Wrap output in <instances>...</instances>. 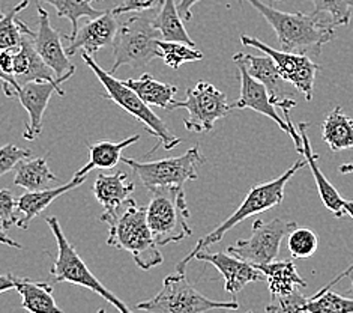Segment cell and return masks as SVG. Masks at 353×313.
Returning a JSON list of instances; mask_svg holds the SVG:
<instances>
[{"label":"cell","instance_id":"28","mask_svg":"<svg viewBox=\"0 0 353 313\" xmlns=\"http://www.w3.org/2000/svg\"><path fill=\"white\" fill-rule=\"evenodd\" d=\"M322 137L334 152L353 148V120L340 106L326 116L322 125Z\"/></svg>","mask_w":353,"mask_h":313},{"label":"cell","instance_id":"5","mask_svg":"<svg viewBox=\"0 0 353 313\" xmlns=\"http://www.w3.org/2000/svg\"><path fill=\"white\" fill-rule=\"evenodd\" d=\"M183 187H159L150 191L146 207L149 229L158 245L179 243L192 235Z\"/></svg>","mask_w":353,"mask_h":313},{"label":"cell","instance_id":"41","mask_svg":"<svg viewBox=\"0 0 353 313\" xmlns=\"http://www.w3.org/2000/svg\"><path fill=\"white\" fill-rule=\"evenodd\" d=\"M0 70L5 74H14V52L12 50H0Z\"/></svg>","mask_w":353,"mask_h":313},{"label":"cell","instance_id":"31","mask_svg":"<svg viewBox=\"0 0 353 313\" xmlns=\"http://www.w3.org/2000/svg\"><path fill=\"white\" fill-rule=\"evenodd\" d=\"M28 6L29 0H21L10 12L0 15V50H12V52H15L20 47L28 23L17 19V15L26 10Z\"/></svg>","mask_w":353,"mask_h":313},{"label":"cell","instance_id":"24","mask_svg":"<svg viewBox=\"0 0 353 313\" xmlns=\"http://www.w3.org/2000/svg\"><path fill=\"white\" fill-rule=\"evenodd\" d=\"M15 291L21 295V307L29 313H65L53 298V286L48 282H35L17 277Z\"/></svg>","mask_w":353,"mask_h":313},{"label":"cell","instance_id":"45","mask_svg":"<svg viewBox=\"0 0 353 313\" xmlns=\"http://www.w3.org/2000/svg\"><path fill=\"white\" fill-rule=\"evenodd\" d=\"M344 214H347L353 218V200H344Z\"/></svg>","mask_w":353,"mask_h":313},{"label":"cell","instance_id":"1","mask_svg":"<svg viewBox=\"0 0 353 313\" xmlns=\"http://www.w3.org/2000/svg\"><path fill=\"white\" fill-rule=\"evenodd\" d=\"M271 24L283 52L319 56L322 47L335 38V26L321 14L283 12L260 0H247Z\"/></svg>","mask_w":353,"mask_h":313},{"label":"cell","instance_id":"32","mask_svg":"<svg viewBox=\"0 0 353 313\" xmlns=\"http://www.w3.org/2000/svg\"><path fill=\"white\" fill-rule=\"evenodd\" d=\"M41 2H46L54 6L59 19H68L71 21V35H74V33L79 30V20L81 17H86V19L92 20L104 12L95 10V8L92 6L94 0H41Z\"/></svg>","mask_w":353,"mask_h":313},{"label":"cell","instance_id":"27","mask_svg":"<svg viewBox=\"0 0 353 313\" xmlns=\"http://www.w3.org/2000/svg\"><path fill=\"white\" fill-rule=\"evenodd\" d=\"M125 83L145 101L148 106L169 110L178 88L169 83L155 80L150 74H141L140 79H128Z\"/></svg>","mask_w":353,"mask_h":313},{"label":"cell","instance_id":"21","mask_svg":"<svg viewBox=\"0 0 353 313\" xmlns=\"http://www.w3.org/2000/svg\"><path fill=\"white\" fill-rule=\"evenodd\" d=\"M308 126H310L308 122H301L298 125L301 139H302V149L299 155L305 157V163L310 166V171L314 176L317 190H319V194H321L323 205L330 209L335 217L340 218L344 216V208H343L344 199L340 196L339 190L335 189L330 181H327V178L321 171V166H319V155H316L313 149H311V143L307 134Z\"/></svg>","mask_w":353,"mask_h":313},{"label":"cell","instance_id":"26","mask_svg":"<svg viewBox=\"0 0 353 313\" xmlns=\"http://www.w3.org/2000/svg\"><path fill=\"white\" fill-rule=\"evenodd\" d=\"M57 181V176L50 171L44 157H30L17 166L14 184L28 191H39L52 187Z\"/></svg>","mask_w":353,"mask_h":313},{"label":"cell","instance_id":"44","mask_svg":"<svg viewBox=\"0 0 353 313\" xmlns=\"http://www.w3.org/2000/svg\"><path fill=\"white\" fill-rule=\"evenodd\" d=\"M0 244H5V245H8V247H14V249H19V250L23 249V245L20 243L14 241L12 238H10V236L5 234L2 227H0Z\"/></svg>","mask_w":353,"mask_h":313},{"label":"cell","instance_id":"29","mask_svg":"<svg viewBox=\"0 0 353 313\" xmlns=\"http://www.w3.org/2000/svg\"><path fill=\"white\" fill-rule=\"evenodd\" d=\"M353 273V265L346 272H343L334 278L330 285L323 286L313 297L307 298V309L310 313H353V298L341 297V295L331 291L334 285H337L341 278Z\"/></svg>","mask_w":353,"mask_h":313},{"label":"cell","instance_id":"25","mask_svg":"<svg viewBox=\"0 0 353 313\" xmlns=\"http://www.w3.org/2000/svg\"><path fill=\"white\" fill-rule=\"evenodd\" d=\"M140 140V134L122 142H97L89 145V163L83 166L74 176H88L95 169H114L122 158V151Z\"/></svg>","mask_w":353,"mask_h":313},{"label":"cell","instance_id":"38","mask_svg":"<svg viewBox=\"0 0 353 313\" xmlns=\"http://www.w3.org/2000/svg\"><path fill=\"white\" fill-rule=\"evenodd\" d=\"M17 200L11 190L0 189V227L6 232L17 225Z\"/></svg>","mask_w":353,"mask_h":313},{"label":"cell","instance_id":"13","mask_svg":"<svg viewBox=\"0 0 353 313\" xmlns=\"http://www.w3.org/2000/svg\"><path fill=\"white\" fill-rule=\"evenodd\" d=\"M72 75H74V71H70L66 73L63 77H59L53 82L33 80V82L21 84L17 98L20 99V104L24 107V110H26L29 115V121L26 126H24L23 139L33 142L41 136V133H43L44 113L50 99H52V95L56 92V94L63 97L65 92L61 84L65 83L66 80H70Z\"/></svg>","mask_w":353,"mask_h":313},{"label":"cell","instance_id":"20","mask_svg":"<svg viewBox=\"0 0 353 313\" xmlns=\"http://www.w3.org/2000/svg\"><path fill=\"white\" fill-rule=\"evenodd\" d=\"M32 29L28 26L24 30V37L20 47L14 52V77L20 84L33 80H48L53 82L59 77L53 70L41 59L38 52L33 47L30 38Z\"/></svg>","mask_w":353,"mask_h":313},{"label":"cell","instance_id":"35","mask_svg":"<svg viewBox=\"0 0 353 313\" xmlns=\"http://www.w3.org/2000/svg\"><path fill=\"white\" fill-rule=\"evenodd\" d=\"M319 245V236L308 227L296 226L289 234V250L293 258L305 259L314 255Z\"/></svg>","mask_w":353,"mask_h":313},{"label":"cell","instance_id":"16","mask_svg":"<svg viewBox=\"0 0 353 313\" xmlns=\"http://www.w3.org/2000/svg\"><path fill=\"white\" fill-rule=\"evenodd\" d=\"M194 259L208 262L214 265L220 274L224 277V290L232 295L241 292L251 282H265L266 277L250 262L239 259L230 253H209L206 250L199 252Z\"/></svg>","mask_w":353,"mask_h":313},{"label":"cell","instance_id":"10","mask_svg":"<svg viewBox=\"0 0 353 313\" xmlns=\"http://www.w3.org/2000/svg\"><path fill=\"white\" fill-rule=\"evenodd\" d=\"M187 108L185 129L191 133H208L214 130L218 120L229 115L232 104L227 101L224 92L218 91L212 83L200 80L194 86L187 89V98L183 101L173 99L169 110Z\"/></svg>","mask_w":353,"mask_h":313},{"label":"cell","instance_id":"2","mask_svg":"<svg viewBox=\"0 0 353 313\" xmlns=\"http://www.w3.org/2000/svg\"><path fill=\"white\" fill-rule=\"evenodd\" d=\"M99 220L108 225L107 244L128 252L141 269L148 272L163 264L164 258L149 229L146 208L139 207L136 200L131 199L113 216H101Z\"/></svg>","mask_w":353,"mask_h":313},{"label":"cell","instance_id":"15","mask_svg":"<svg viewBox=\"0 0 353 313\" xmlns=\"http://www.w3.org/2000/svg\"><path fill=\"white\" fill-rule=\"evenodd\" d=\"M38 32L32 30L30 38L33 47L41 56V59L53 70L56 77H63L66 73L75 71V65L71 62L66 50L62 46L61 32L56 30L50 23V14L43 6L38 5Z\"/></svg>","mask_w":353,"mask_h":313},{"label":"cell","instance_id":"42","mask_svg":"<svg viewBox=\"0 0 353 313\" xmlns=\"http://www.w3.org/2000/svg\"><path fill=\"white\" fill-rule=\"evenodd\" d=\"M199 2H201V0H181V2L178 3L179 14L185 21H190L192 19V12H191L192 6L197 5Z\"/></svg>","mask_w":353,"mask_h":313},{"label":"cell","instance_id":"33","mask_svg":"<svg viewBox=\"0 0 353 313\" xmlns=\"http://www.w3.org/2000/svg\"><path fill=\"white\" fill-rule=\"evenodd\" d=\"M158 47L159 52H161V59L164 64L173 70L181 68V65L183 64L197 62L203 59V53L200 50L185 44V42L158 39Z\"/></svg>","mask_w":353,"mask_h":313},{"label":"cell","instance_id":"30","mask_svg":"<svg viewBox=\"0 0 353 313\" xmlns=\"http://www.w3.org/2000/svg\"><path fill=\"white\" fill-rule=\"evenodd\" d=\"M154 26L164 41H178L196 47L194 41L190 38L187 29L183 26L176 0H164L158 15L154 17Z\"/></svg>","mask_w":353,"mask_h":313},{"label":"cell","instance_id":"51","mask_svg":"<svg viewBox=\"0 0 353 313\" xmlns=\"http://www.w3.org/2000/svg\"><path fill=\"white\" fill-rule=\"evenodd\" d=\"M248 313H253V312H248Z\"/></svg>","mask_w":353,"mask_h":313},{"label":"cell","instance_id":"47","mask_svg":"<svg viewBox=\"0 0 353 313\" xmlns=\"http://www.w3.org/2000/svg\"><path fill=\"white\" fill-rule=\"evenodd\" d=\"M97 313H105V310L104 309H99Z\"/></svg>","mask_w":353,"mask_h":313},{"label":"cell","instance_id":"8","mask_svg":"<svg viewBox=\"0 0 353 313\" xmlns=\"http://www.w3.org/2000/svg\"><path fill=\"white\" fill-rule=\"evenodd\" d=\"M136 307L148 313H206L218 309L238 310L239 303L234 297L232 301L208 298L190 283L187 274L176 273L164 278L155 297L139 303Z\"/></svg>","mask_w":353,"mask_h":313},{"label":"cell","instance_id":"48","mask_svg":"<svg viewBox=\"0 0 353 313\" xmlns=\"http://www.w3.org/2000/svg\"><path fill=\"white\" fill-rule=\"evenodd\" d=\"M350 292L353 294V276H352V290H350Z\"/></svg>","mask_w":353,"mask_h":313},{"label":"cell","instance_id":"6","mask_svg":"<svg viewBox=\"0 0 353 313\" xmlns=\"http://www.w3.org/2000/svg\"><path fill=\"white\" fill-rule=\"evenodd\" d=\"M46 222L50 229H52L57 243V258L53 262V267L50 268V274L53 276L54 283L66 282L75 286H81L85 287V290L98 294L99 297H103L105 301L113 304L121 313H132L127 304H125L119 297H116V295L108 290L107 286L101 283L97 276L90 272L86 262L81 259L74 245L66 240L57 217H46Z\"/></svg>","mask_w":353,"mask_h":313},{"label":"cell","instance_id":"43","mask_svg":"<svg viewBox=\"0 0 353 313\" xmlns=\"http://www.w3.org/2000/svg\"><path fill=\"white\" fill-rule=\"evenodd\" d=\"M17 286V277L12 273L0 274V294L15 290Z\"/></svg>","mask_w":353,"mask_h":313},{"label":"cell","instance_id":"18","mask_svg":"<svg viewBox=\"0 0 353 313\" xmlns=\"http://www.w3.org/2000/svg\"><path fill=\"white\" fill-rule=\"evenodd\" d=\"M86 180L88 176H74L72 180L70 182H66L65 185L50 187L39 191H28L21 194V196L17 199V216H19V220H17L15 226L20 227L23 231L29 229L33 218L43 214V211L52 205L57 198H61L68 191L80 187L81 184L86 182Z\"/></svg>","mask_w":353,"mask_h":313},{"label":"cell","instance_id":"11","mask_svg":"<svg viewBox=\"0 0 353 313\" xmlns=\"http://www.w3.org/2000/svg\"><path fill=\"white\" fill-rule=\"evenodd\" d=\"M296 226L295 222L284 218H274L268 223L263 220H256L250 238L238 240L234 245H229L227 253L253 265L269 264L279 258L283 238Z\"/></svg>","mask_w":353,"mask_h":313},{"label":"cell","instance_id":"34","mask_svg":"<svg viewBox=\"0 0 353 313\" xmlns=\"http://www.w3.org/2000/svg\"><path fill=\"white\" fill-rule=\"evenodd\" d=\"M316 14H327L334 26H349L353 0H310Z\"/></svg>","mask_w":353,"mask_h":313},{"label":"cell","instance_id":"37","mask_svg":"<svg viewBox=\"0 0 353 313\" xmlns=\"http://www.w3.org/2000/svg\"><path fill=\"white\" fill-rule=\"evenodd\" d=\"M30 157H33V152L30 149L19 148L12 143H6V145L0 146V176L10 173L12 169Z\"/></svg>","mask_w":353,"mask_h":313},{"label":"cell","instance_id":"17","mask_svg":"<svg viewBox=\"0 0 353 313\" xmlns=\"http://www.w3.org/2000/svg\"><path fill=\"white\" fill-rule=\"evenodd\" d=\"M234 65L238 66L239 75H241V95L236 103L232 104V108L254 110V112L269 117V120H272L283 131H285L289 136H292L289 124L285 122V120L283 121L281 116L276 113V107L272 103V95L269 94V91L265 88V84H262L254 77H251L250 73L242 64H234Z\"/></svg>","mask_w":353,"mask_h":313},{"label":"cell","instance_id":"23","mask_svg":"<svg viewBox=\"0 0 353 313\" xmlns=\"http://www.w3.org/2000/svg\"><path fill=\"white\" fill-rule=\"evenodd\" d=\"M254 267L265 274L272 301L293 292L296 287H307V282L298 274L295 262L292 259L274 260L269 264Z\"/></svg>","mask_w":353,"mask_h":313},{"label":"cell","instance_id":"9","mask_svg":"<svg viewBox=\"0 0 353 313\" xmlns=\"http://www.w3.org/2000/svg\"><path fill=\"white\" fill-rule=\"evenodd\" d=\"M121 162L131 169L143 187L150 193L159 187H183L187 181L197 180V167L205 164L206 158L199 146H192L181 157L163 158L157 162H137L122 157Z\"/></svg>","mask_w":353,"mask_h":313},{"label":"cell","instance_id":"40","mask_svg":"<svg viewBox=\"0 0 353 313\" xmlns=\"http://www.w3.org/2000/svg\"><path fill=\"white\" fill-rule=\"evenodd\" d=\"M0 80H2V83H3V94L8 98H17L21 84L15 80L14 75H8L2 70H0Z\"/></svg>","mask_w":353,"mask_h":313},{"label":"cell","instance_id":"50","mask_svg":"<svg viewBox=\"0 0 353 313\" xmlns=\"http://www.w3.org/2000/svg\"><path fill=\"white\" fill-rule=\"evenodd\" d=\"M0 12H2V10H0ZM0 15H2V14H0Z\"/></svg>","mask_w":353,"mask_h":313},{"label":"cell","instance_id":"46","mask_svg":"<svg viewBox=\"0 0 353 313\" xmlns=\"http://www.w3.org/2000/svg\"><path fill=\"white\" fill-rule=\"evenodd\" d=\"M339 171H340V173H353V163L341 164Z\"/></svg>","mask_w":353,"mask_h":313},{"label":"cell","instance_id":"3","mask_svg":"<svg viewBox=\"0 0 353 313\" xmlns=\"http://www.w3.org/2000/svg\"><path fill=\"white\" fill-rule=\"evenodd\" d=\"M304 166H305V162L299 160V162H296L290 169H288V171H285L281 176L275 178V180H272V181L254 185V187L251 189L250 193L247 194V198L243 199L239 208L234 211V213L229 218L224 220L220 226H216L211 234H208L206 236H203V238H200L197 241L196 247L192 249L188 255L179 262L178 267H176V272L185 273L187 265L192 259H194V256L199 252L206 250L208 247H211L212 244L220 243L223 240V236L230 229H233V227L238 223L243 222V220H247L248 217H253L256 214L263 213V211H266V209L279 207L284 200L285 185H288V182L292 180L293 175H295L299 169H302Z\"/></svg>","mask_w":353,"mask_h":313},{"label":"cell","instance_id":"12","mask_svg":"<svg viewBox=\"0 0 353 313\" xmlns=\"http://www.w3.org/2000/svg\"><path fill=\"white\" fill-rule=\"evenodd\" d=\"M241 42L245 47L259 48L260 52L271 56L274 59L276 68L280 71L283 80L293 84V88H296L301 94L305 97L307 101L313 99L316 74L319 70H321V66L311 61L307 55L275 50L272 47L266 46L265 42L259 41L257 38L248 37V35H242Z\"/></svg>","mask_w":353,"mask_h":313},{"label":"cell","instance_id":"22","mask_svg":"<svg viewBox=\"0 0 353 313\" xmlns=\"http://www.w3.org/2000/svg\"><path fill=\"white\" fill-rule=\"evenodd\" d=\"M233 64H242L254 77L269 91L274 98H290V94L285 89V83L280 75L279 68L271 56H253L245 53H236L233 56Z\"/></svg>","mask_w":353,"mask_h":313},{"label":"cell","instance_id":"7","mask_svg":"<svg viewBox=\"0 0 353 313\" xmlns=\"http://www.w3.org/2000/svg\"><path fill=\"white\" fill-rule=\"evenodd\" d=\"M159 32L154 26V17L137 14L121 24L113 42L114 74L121 66L127 65L134 70H143L157 57H161L158 47Z\"/></svg>","mask_w":353,"mask_h":313},{"label":"cell","instance_id":"39","mask_svg":"<svg viewBox=\"0 0 353 313\" xmlns=\"http://www.w3.org/2000/svg\"><path fill=\"white\" fill-rule=\"evenodd\" d=\"M164 3V0H123L122 5L116 6L112 10L116 15L127 14V12H149L158 10Z\"/></svg>","mask_w":353,"mask_h":313},{"label":"cell","instance_id":"14","mask_svg":"<svg viewBox=\"0 0 353 313\" xmlns=\"http://www.w3.org/2000/svg\"><path fill=\"white\" fill-rule=\"evenodd\" d=\"M119 28L121 23L117 21V15L107 10L97 19L89 20L74 35H63V39L68 42L66 53L68 56H74L79 52L90 56L95 55L98 50L113 46Z\"/></svg>","mask_w":353,"mask_h":313},{"label":"cell","instance_id":"4","mask_svg":"<svg viewBox=\"0 0 353 313\" xmlns=\"http://www.w3.org/2000/svg\"><path fill=\"white\" fill-rule=\"evenodd\" d=\"M80 56L83 59V62L94 71L97 79L104 86L105 94L103 97L105 99L113 101L114 104L123 108L125 112L130 113L132 117H136L139 122L145 125L148 133L150 136H154L159 145H163L164 149L172 151L179 145L182 140L179 137H176L174 134L167 129V125L163 122L161 117L157 116V113L152 112L150 106H148L127 83L117 80L113 74L101 68L90 55L80 53Z\"/></svg>","mask_w":353,"mask_h":313},{"label":"cell","instance_id":"36","mask_svg":"<svg viewBox=\"0 0 353 313\" xmlns=\"http://www.w3.org/2000/svg\"><path fill=\"white\" fill-rule=\"evenodd\" d=\"M266 313H310L307 309V297L298 290L283 295L266 306Z\"/></svg>","mask_w":353,"mask_h":313},{"label":"cell","instance_id":"19","mask_svg":"<svg viewBox=\"0 0 353 313\" xmlns=\"http://www.w3.org/2000/svg\"><path fill=\"white\" fill-rule=\"evenodd\" d=\"M134 190H136V184L130 181L127 173L117 172L114 175H98L94 182V196L104 208L103 217L117 213L132 199Z\"/></svg>","mask_w":353,"mask_h":313},{"label":"cell","instance_id":"49","mask_svg":"<svg viewBox=\"0 0 353 313\" xmlns=\"http://www.w3.org/2000/svg\"><path fill=\"white\" fill-rule=\"evenodd\" d=\"M274 2H281V0H274Z\"/></svg>","mask_w":353,"mask_h":313}]
</instances>
